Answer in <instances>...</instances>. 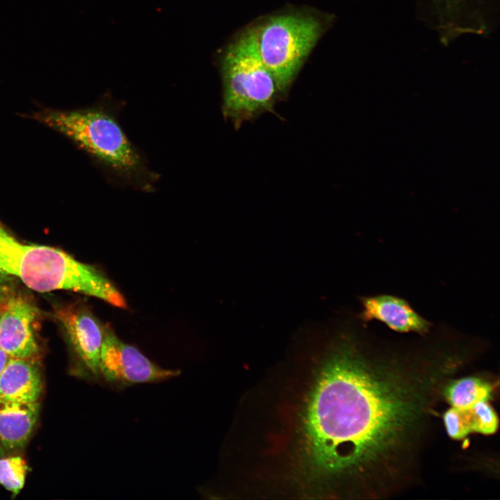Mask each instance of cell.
Masks as SVG:
<instances>
[{"instance_id":"obj_3","label":"cell","mask_w":500,"mask_h":500,"mask_svg":"<svg viewBox=\"0 0 500 500\" xmlns=\"http://www.w3.org/2000/svg\"><path fill=\"white\" fill-rule=\"evenodd\" d=\"M38 118L72 139L122 178L144 190L151 189L153 178L110 112L102 108L47 111Z\"/></svg>"},{"instance_id":"obj_16","label":"cell","mask_w":500,"mask_h":500,"mask_svg":"<svg viewBox=\"0 0 500 500\" xmlns=\"http://www.w3.org/2000/svg\"><path fill=\"white\" fill-rule=\"evenodd\" d=\"M15 283L11 276L0 274V303L6 302L15 294Z\"/></svg>"},{"instance_id":"obj_5","label":"cell","mask_w":500,"mask_h":500,"mask_svg":"<svg viewBox=\"0 0 500 500\" xmlns=\"http://www.w3.org/2000/svg\"><path fill=\"white\" fill-rule=\"evenodd\" d=\"M322 31L311 16H277L256 28L260 58L281 94L289 88Z\"/></svg>"},{"instance_id":"obj_1","label":"cell","mask_w":500,"mask_h":500,"mask_svg":"<svg viewBox=\"0 0 500 500\" xmlns=\"http://www.w3.org/2000/svg\"><path fill=\"white\" fill-rule=\"evenodd\" d=\"M328 327L332 347L306 412L308 457L317 470L359 476L381 494L411 467L443 374L428 358L371 351L349 326Z\"/></svg>"},{"instance_id":"obj_12","label":"cell","mask_w":500,"mask_h":500,"mask_svg":"<svg viewBox=\"0 0 500 500\" xmlns=\"http://www.w3.org/2000/svg\"><path fill=\"white\" fill-rule=\"evenodd\" d=\"M492 392L490 383L469 376L452 379L446 385L443 394L449 403L456 408L468 409L480 401H488Z\"/></svg>"},{"instance_id":"obj_8","label":"cell","mask_w":500,"mask_h":500,"mask_svg":"<svg viewBox=\"0 0 500 500\" xmlns=\"http://www.w3.org/2000/svg\"><path fill=\"white\" fill-rule=\"evenodd\" d=\"M35 307L26 299L14 294L0 317V348L10 357L30 358L38 351L34 334Z\"/></svg>"},{"instance_id":"obj_17","label":"cell","mask_w":500,"mask_h":500,"mask_svg":"<svg viewBox=\"0 0 500 500\" xmlns=\"http://www.w3.org/2000/svg\"><path fill=\"white\" fill-rule=\"evenodd\" d=\"M10 356L0 348V374L8 363Z\"/></svg>"},{"instance_id":"obj_14","label":"cell","mask_w":500,"mask_h":500,"mask_svg":"<svg viewBox=\"0 0 500 500\" xmlns=\"http://www.w3.org/2000/svg\"><path fill=\"white\" fill-rule=\"evenodd\" d=\"M443 422L448 435L460 440L473 433L469 409L451 406L443 415Z\"/></svg>"},{"instance_id":"obj_18","label":"cell","mask_w":500,"mask_h":500,"mask_svg":"<svg viewBox=\"0 0 500 500\" xmlns=\"http://www.w3.org/2000/svg\"><path fill=\"white\" fill-rule=\"evenodd\" d=\"M7 301H6V302H7ZM6 303H0V317H1V313H2V311L3 310V309H4V308H5V306H6Z\"/></svg>"},{"instance_id":"obj_11","label":"cell","mask_w":500,"mask_h":500,"mask_svg":"<svg viewBox=\"0 0 500 500\" xmlns=\"http://www.w3.org/2000/svg\"><path fill=\"white\" fill-rule=\"evenodd\" d=\"M39 414V403H22L0 398V440L8 449L25 445Z\"/></svg>"},{"instance_id":"obj_4","label":"cell","mask_w":500,"mask_h":500,"mask_svg":"<svg viewBox=\"0 0 500 500\" xmlns=\"http://www.w3.org/2000/svg\"><path fill=\"white\" fill-rule=\"evenodd\" d=\"M222 79V113L235 128L264 112H274L281 94L260 58L256 28L246 31L227 49Z\"/></svg>"},{"instance_id":"obj_2","label":"cell","mask_w":500,"mask_h":500,"mask_svg":"<svg viewBox=\"0 0 500 500\" xmlns=\"http://www.w3.org/2000/svg\"><path fill=\"white\" fill-rule=\"evenodd\" d=\"M0 274L41 292L70 290L126 308L124 298L99 270L56 248L20 242L0 223Z\"/></svg>"},{"instance_id":"obj_10","label":"cell","mask_w":500,"mask_h":500,"mask_svg":"<svg viewBox=\"0 0 500 500\" xmlns=\"http://www.w3.org/2000/svg\"><path fill=\"white\" fill-rule=\"evenodd\" d=\"M31 358H10L0 374V398L22 403L38 401L42 380Z\"/></svg>"},{"instance_id":"obj_9","label":"cell","mask_w":500,"mask_h":500,"mask_svg":"<svg viewBox=\"0 0 500 500\" xmlns=\"http://www.w3.org/2000/svg\"><path fill=\"white\" fill-rule=\"evenodd\" d=\"M362 308L358 315L363 322L376 320L399 333H428L431 323L422 317L409 303L399 297L378 294L360 298Z\"/></svg>"},{"instance_id":"obj_6","label":"cell","mask_w":500,"mask_h":500,"mask_svg":"<svg viewBox=\"0 0 500 500\" xmlns=\"http://www.w3.org/2000/svg\"><path fill=\"white\" fill-rule=\"evenodd\" d=\"M99 372L100 379L115 389L158 383L181 374L178 369H164L155 364L137 348L121 340L109 327L105 328Z\"/></svg>"},{"instance_id":"obj_7","label":"cell","mask_w":500,"mask_h":500,"mask_svg":"<svg viewBox=\"0 0 500 500\" xmlns=\"http://www.w3.org/2000/svg\"><path fill=\"white\" fill-rule=\"evenodd\" d=\"M57 318L85 374L94 379H100V353L106 327L83 308L62 309Z\"/></svg>"},{"instance_id":"obj_13","label":"cell","mask_w":500,"mask_h":500,"mask_svg":"<svg viewBox=\"0 0 500 500\" xmlns=\"http://www.w3.org/2000/svg\"><path fill=\"white\" fill-rule=\"evenodd\" d=\"M26 472L27 465L21 457L0 459V484L15 494L23 488Z\"/></svg>"},{"instance_id":"obj_15","label":"cell","mask_w":500,"mask_h":500,"mask_svg":"<svg viewBox=\"0 0 500 500\" xmlns=\"http://www.w3.org/2000/svg\"><path fill=\"white\" fill-rule=\"evenodd\" d=\"M469 409L473 433L491 435L497 431L498 417L488 401H480Z\"/></svg>"}]
</instances>
